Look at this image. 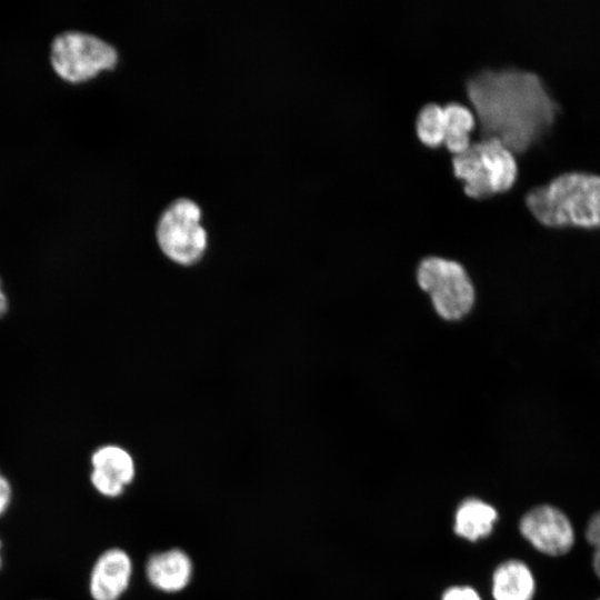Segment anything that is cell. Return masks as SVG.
<instances>
[{
	"label": "cell",
	"instance_id": "14",
	"mask_svg": "<svg viewBox=\"0 0 600 600\" xmlns=\"http://www.w3.org/2000/svg\"><path fill=\"white\" fill-rule=\"evenodd\" d=\"M416 131L419 139L427 146L436 147L443 142V107L438 102L424 103L416 118Z\"/></svg>",
	"mask_w": 600,
	"mask_h": 600
},
{
	"label": "cell",
	"instance_id": "9",
	"mask_svg": "<svg viewBox=\"0 0 600 600\" xmlns=\"http://www.w3.org/2000/svg\"><path fill=\"white\" fill-rule=\"evenodd\" d=\"M132 574L129 554L118 548L104 551L96 561L90 593L94 600H118L127 590Z\"/></svg>",
	"mask_w": 600,
	"mask_h": 600
},
{
	"label": "cell",
	"instance_id": "1",
	"mask_svg": "<svg viewBox=\"0 0 600 600\" xmlns=\"http://www.w3.org/2000/svg\"><path fill=\"white\" fill-rule=\"evenodd\" d=\"M482 137L523 152L548 133L560 107L542 79L516 67L482 68L466 79Z\"/></svg>",
	"mask_w": 600,
	"mask_h": 600
},
{
	"label": "cell",
	"instance_id": "16",
	"mask_svg": "<svg viewBox=\"0 0 600 600\" xmlns=\"http://www.w3.org/2000/svg\"><path fill=\"white\" fill-rule=\"evenodd\" d=\"M586 539L594 549L600 548V510L589 519Z\"/></svg>",
	"mask_w": 600,
	"mask_h": 600
},
{
	"label": "cell",
	"instance_id": "15",
	"mask_svg": "<svg viewBox=\"0 0 600 600\" xmlns=\"http://www.w3.org/2000/svg\"><path fill=\"white\" fill-rule=\"evenodd\" d=\"M441 600H482V598L470 586H451L444 590Z\"/></svg>",
	"mask_w": 600,
	"mask_h": 600
},
{
	"label": "cell",
	"instance_id": "13",
	"mask_svg": "<svg viewBox=\"0 0 600 600\" xmlns=\"http://www.w3.org/2000/svg\"><path fill=\"white\" fill-rule=\"evenodd\" d=\"M442 107L444 117L443 142L450 151L458 153L471 142L470 132L476 124V114L471 108L459 101H449Z\"/></svg>",
	"mask_w": 600,
	"mask_h": 600
},
{
	"label": "cell",
	"instance_id": "18",
	"mask_svg": "<svg viewBox=\"0 0 600 600\" xmlns=\"http://www.w3.org/2000/svg\"><path fill=\"white\" fill-rule=\"evenodd\" d=\"M9 309V302L6 293L0 288V319L4 317V314L8 312Z\"/></svg>",
	"mask_w": 600,
	"mask_h": 600
},
{
	"label": "cell",
	"instance_id": "21",
	"mask_svg": "<svg viewBox=\"0 0 600 600\" xmlns=\"http://www.w3.org/2000/svg\"><path fill=\"white\" fill-rule=\"evenodd\" d=\"M0 288H1V279H0Z\"/></svg>",
	"mask_w": 600,
	"mask_h": 600
},
{
	"label": "cell",
	"instance_id": "3",
	"mask_svg": "<svg viewBox=\"0 0 600 600\" xmlns=\"http://www.w3.org/2000/svg\"><path fill=\"white\" fill-rule=\"evenodd\" d=\"M452 166L464 191L476 198L508 190L518 174L514 152L494 137L471 141L464 150L453 153Z\"/></svg>",
	"mask_w": 600,
	"mask_h": 600
},
{
	"label": "cell",
	"instance_id": "17",
	"mask_svg": "<svg viewBox=\"0 0 600 600\" xmlns=\"http://www.w3.org/2000/svg\"><path fill=\"white\" fill-rule=\"evenodd\" d=\"M11 499L9 481L0 473V516L7 510Z\"/></svg>",
	"mask_w": 600,
	"mask_h": 600
},
{
	"label": "cell",
	"instance_id": "19",
	"mask_svg": "<svg viewBox=\"0 0 600 600\" xmlns=\"http://www.w3.org/2000/svg\"><path fill=\"white\" fill-rule=\"evenodd\" d=\"M592 567L596 574L600 579V548L594 549V553L592 557Z\"/></svg>",
	"mask_w": 600,
	"mask_h": 600
},
{
	"label": "cell",
	"instance_id": "6",
	"mask_svg": "<svg viewBox=\"0 0 600 600\" xmlns=\"http://www.w3.org/2000/svg\"><path fill=\"white\" fill-rule=\"evenodd\" d=\"M161 251L173 262L190 266L207 248V231L201 226V209L189 198H178L162 211L156 227Z\"/></svg>",
	"mask_w": 600,
	"mask_h": 600
},
{
	"label": "cell",
	"instance_id": "22",
	"mask_svg": "<svg viewBox=\"0 0 600 600\" xmlns=\"http://www.w3.org/2000/svg\"><path fill=\"white\" fill-rule=\"evenodd\" d=\"M600 600V599H599Z\"/></svg>",
	"mask_w": 600,
	"mask_h": 600
},
{
	"label": "cell",
	"instance_id": "11",
	"mask_svg": "<svg viewBox=\"0 0 600 600\" xmlns=\"http://www.w3.org/2000/svg\"><path fill=\"white\" fill-rule=\"evenodd\" d=\"M534 592L533 573L523 561L510 559L494 569L491 583L494 600H532Z\"/></svg>",
	"mask_w": 600,
	"mask_h": 600
},
{
	"label": "cell",
	"instance_id": "4",
	"mask_svg": "<svg viewBox=\"0 0 600 600\" xmlns=\"http://www.w3.org/2000/svg\"><path fill=\"white\" fill-rule=\"evenodd\" d=\"M416 280L441 319L459 321L473 309L474 284L459 261L440 256L424 257L418 263Z\"/></svg>",
	"mask_w": 600,
	"mask_h": 600
},
{
	"label": "cell",
	"instance_id": "10",
	"mask_svg": "<svg viewBox=\"0 0 600 600\" xmlns=\"http://www.w3.org/2000/svg\"><path fill=\"white\" fill-rule=\"evenodd\" d=\"M146 574L156 589L174 593L188 586L192 576V562L184 551L170 549L149 558Z\"/></svg>",
	"mask_w": 600,
	"mask_h": 600
},
{
	"label": "cell",
	"instance_id": "2",
	"mask_svg": "<svg viewBox=\"0 0 600 600\" xmlns=\"http://www.w3.org/2000/svg\"><path fill=\"white\" fill-rule=\"evenodd\" d=\"M526 204L548 228H600V174L567 171L548 183L531 188Z\"/></svg>",
	"mask_w": 600,
	"mask_h": 600
},
{
	"label": "cell",
	"instance_id": "20",
	"mask_svg": "<svg viewBox=\"0 0 600 600\" xmlns=\"http://www.w3.org/2000/svg\"><path fill=\"white\" fill-rule=\"evenodd\" d=\"M0 549H1V542H0ZM0 567H1V554H0Z\"/></svg>",
	"mask_w": 600,
	"mask_h": 600
},
{
	"label": "cell",
	"instance_id": "7",
	"mask_svg": "<svg viewBox=\"0 0 600 600\" xmlns=\"http://www.w3.org/2000/svg\"><path fill=\"white\" fill-rule=\"evenodd\" d=\"M519 531L533 548L551 557L568 553L576 540L569 518L551 504L527 511L519 521Z\"/></svg>",
	"mask_w": 600,
	"mask_h": 600
},
{
	"label": "cell",
	"instance_id": "12",
	"mask_svg": "<svg viewBox=\"0 0 600 600\" xmlns=\"http://www.w3.org/2000/svg\"><path fill=\"white\" fill-rule=\"evenodd\" d=\"M497 509L480 498L469 497L456 509L453 531L460 538L476 542L487 538L498 520Z\"/></svg>",
	"mask_w": 600,
	"mask_h": 600
},
{
	"label": "cell",
	"instance_id": "5",
	"mask_svg": "<svg viewBox=\"0 0 600 600\" xmlns=\"http://www.w3.org/2000/svg\"><path fill=\"white\" fill-rule=\"evenodd\" d=\"M118 51L108 41L89 32L68 30L57 34L50 46V62L64 80L80 82L117 64Z\"/></svg>",
	"mask_w": 600,
	"mask_h": 600
},
{
	"label": "cell",
	"instance_id": "8",
	"mask_svg": "<svg viewBox=\"0 0 600 600\" xmlns=\"http://www.w3.org/2000/svg\"><path fill=\"white\" fill-rule=\"evenodd\" d=\"M91 483L104 497L120 496L134 478L133 458L126 449L116 444L98 448L91 457Z\"/></svg>",
	"mask_w": 600,
	"mask_h": 600
}]
</instances>
